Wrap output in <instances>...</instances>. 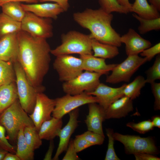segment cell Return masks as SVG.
<instances>
[{
	"instance_id": "cell-38",
	"label": "cell",
	"mask_w": 160,
	"mask_h": 160,
	"mask_svg": "<svg viewBox=\"0 0 160 160\" xmlns=\"http://www.w3.org/2000/svg\"><path fill=\"white\" fill-rule=\"evenodd\" d=\"M160 53V43H158L152 47H151L140 53L141 56L145 57L147 61H150L156 55Z\"/></svg>"
},
{
	"instance_id": "cell-2",
	"label": "cell",
	"mask_w": 160,
	"mask_h": 160,
	"mask_svg": "<svg viewBox=\"0 0 160 160\" xmlns=\"http://www.w3.org/2000/svg\"><path fill=\"white\" fill-rule=\"evenodd\" d=\"M74 21L83 28L88 29L92 39L104 44L118 47L121 46V36L111 26L113 16L101 8H87L73 13Z\"/></svg>"
},
{
	"instance_id": "cell-11",
	"label": "cell",
	"mask_w": 160,
	"mask_h": 160,
	"mask_svg": "<svg viewBox=\"0 0 160 160\" xmlns=\"http://www.w3.org/2000/svg\"><path fill=\"white\" fill-rule=\"evenodd\" d=\"M53 67L58 74L59 80L63 82L74 79L84 71L81 59L70 55L56 56Z\"/></svg>"
},
{
	"instance_id": "cell-14",
	"label": "cell",
	"mask_w": 160,
	"mask_h": 160,
	"mask_svg": "<svg viewBox=\"0 0 160 160\" xmlns=\"http://www.w3.org/2000/svg\"><path fill=\"white\" fill-rule=\"evenodd\" d=\"M122 43L125 45V50L128 56L138 55L151 46V42L142 38L133 29L130 28L120 37Z\"/></svg>"
},
{
	"instance_id": "cell-5",
	"label": "cell",
	"mask_w": 160,
	"mask_h": 160,
	"mask_svg": "<svg viewBox=\"0 0 160 160\" xmlns=\"http://www.w3.org/2000/svg\"><path fill=\"white\" fill-rule=\"evenodd\" d=\"M13 64L18 99L22 108L30 114L33 110L38 93L43 92L45 88H37L33 86L17 60Z\"/></svg>"
},
{
	"instance_id": "cell-25",
	"label": "cell",
	"mask_w": 160,
	"mask_h": 160,
	"mask_svg": "<svg viewBox=\"0 0 160 160\" xmlns=\"http://www.w3.org/2000/svg\"><path fill=\"white\" fill-rule=\"evenodd\" d=\"M21 129L17 138V148L15 154L20 160H33L34 159V151L27 143L24 135L23 129Z\"/></svg>"
},
{
	"instance_id": "cell-31",
	"label": "cell",
	"mask_w": 160,
	"mask_h": 160,
	"mask_svg": "<svg viewBox=\"0 0 160 160\" xmlns=\"http://www.w3.org/2000/svg\"><path fill=\"white\" fill-rule=\"evenodd\" d=\"M23 134L27 143L34 151L39 148L42 145V140L35 126L25 127Z\"/></svg>"
},
{
	"instance_id": "cell-46",
	"label": "cell",
	"mask_w": 160,
	"mask_h": 160,
	"mask_svg": "<svg viewBox=\"0 0 160 160\" xmlns=\"http://www.w3.org/2000/svg\"><path fill=\"white\" fill-rule=\"evenodd\" d=\"M151 121L154 127L160 128V116H159L156 115L152 116L151 118Z\"/></svg>"
},
{
	"instance_id": "cell-40",
	"label": "cell",
	"mask_w": 160,
	"mask_h": 160,
	"mask_svg": "<svg viewBox=\"0 0 160 160\" xmlns=\"http://www.w3.org/2000/svg\"><path fill=\"white\" fill-rule=\"evenodd\" d=\"M151 89L154 101L153 108L155 110H160V83L153 82L151 84Z\"/></svg>"
},
{
	"instance_id": "cell-45",
	"label": "cell",
	"mask_w": 160,
	"mask_h": 160,
	"mask_svg": "<svg viewBox=\"0 0 160 160\" xmlns=\"http://www.w3.org/2000/svg\"><path fill=\"white\" fill-rule=\"evenodd\" d=\"M39 1V0H0V7L2 4L9 2H24L28 3H36Z\"/></svg>"
},
{
	"instance_id": "cell-30",
	"label": "cell",
	"mask_w": 160,
	"mask_h": 160,
	"mask_svg": "<svg viewBox=\"0 0 160 160\" xmlns=\"http://www.w3.org/2000/svg\"><path fill=\"white\" fill-rule=\"evenodd\" d=\"M132 15L140 23L137 29L140 34H144L152 31L160 30V17L153 19H147L141 18L135 13Z\"/></svg>"
},
{
	"instance_id": "cell-18",
	"label": "cell",
	"mask_w": 160,
	"mask_h": 160,
	"mask_svg": "<svg viewBox=\"0 0 160 160\" xmlns=\"http://www.w3.org/2000/svg\"><path fill=\"white\" fill-rule=\"evenodd\" d=\"M25 11L32 12L40 17L56 20L58 16L64 12L63 8L56 3L21 4Z\"/></svg>"
},
{
	"instance_id": "cell-22",
	"label": "cell",
	"mask_w": 160,
	"mask_h": 160,
	"mask_svg": "<svg viewBox=\"0 0 160 160\" xmlns=\"http://www.w3.org/2000/svg\"><path fill=\"white\" fill-rule=\"evenodd\" d=\"M129 12H133L139 17L147 19H153L160 17L159 12L147 0H135L132 4Z\"/></svg>"
},
{
	"instance_id": "cell-32",
	"label": "cell",
	"mask_w": 160,
	"mask_h": 160,
	"mask_svg": "<svg viewBox=\"0 0 160 160\" xmlns=\"http://www.w3.org/2000/svg\"><path fill=\"white\" fill-rule=\"evenodd\" d=\"M97 0L100 8L108 13L116 12L126 14L129 12L127 9L120 5L116 0Z\"/></svg>"
},
{
	"instance_id": "cell-28",
	"label": "cell",
	"mask_w": 160,
	"mask_h": 160,
	"mask_svg": "<svg viewBox=\"0 0 160 160\" xmlns=\"http://www.w3.org/2000/svg\"><path fill=\"white\" fill-rule=\"evenodd\" d=\"M13 63L0 60V87L15 82Z\"/></svg>"
},
{
	"instance_id": "cell-13",
	"label": "cell",
	"mask_w": 160,
	"mask_h": 160,
	"mask_svg": "<svg viewBox=\"0 0 160 160\" xmlns=\"http://www.w3.org/2000/svg\"><path fill=\"white\" fill-rule=\"evenodd\" d=\"M126 84L114 88L100 82L94 91L87 93L96 97L98 100L97 103L105 110L113 102L124 96L123 91Z\"/></svg>"
},
{
	"instance_id": "cell-20",
	"label": "cell",
	"mask_w": 160,
	"mask_h": 160,
	"mask_svg": "<svg viewBox=\"0 0 160 160\" xmlns=\"http://www.w3.org/2000/svg\"><path fill=\"white\" fill-rule=\"evenodd\" d=\"M84 70L107 75L117 64H107L105 59L97 57L93 55H80Z\"/></svg>"
},
{
	"instance_id": "cell-37",
	"label": "cell",
	"mask_w": 160,
	"mask_h": 160,
	"mask_svg": "<svg viewBox=\"0 0 160 160\" xmlns=\"http://www.w3.org/2000/svg\"><path fill=\"white\" fill-rule=\"evenodd\" d=\"M6 132L5 128L0 124V148L9 152L15 153L14 146L9 142L5 136Z\"/></svg>"
},
{
	"instance_id": "cell-24",
	"label": "cell",
	"mask_w": 160,
	"mask_h": 160,
	"mask_svg": "<svg viewBox=\"0 0 160 160\" xmlns=\"http://www.w3.org/2000/svg\"><path fill=\"white\" fill-rule=\"evenodd\" d=\"M91 46L93 55L97 57L111 59L119 54L118 47L101 43L94 39H92Z\"/></svg>"
},
{
	"instance_id": "cell-49",
	"label": "cell",
	"mask_w": 160,
	"mask_h": 160,
	"mask_svg": "<svg viewBox=\"0 0 160 160\" xmlns=\"http://www.w3.org/2000/svg\"><path fill=\"white\" fill-rule=\"evenodd\" d=\"M150 4L154 6L159 11H160V0H148Z\"/></svg>"
},
{
	"instance_id": "cell-42",
	"label": "cell",
	"mask_w": 160,
	"mask_h": 160,
	"mask_svg": "<svg viewBox=\"0 0 160 160\" xmlns=\"http://www.w3.org/2000/svg\"><path fill=\"white\" fill-rule=\"evenodd\" d=\"M136 160H159L160 158L155 155L146 153H140L134 154Z\"/></svg>"
},
{
	"instance_id": "cell-34",
	"label": "cell",
	"mask_w": 160,
	"mask_h": 160,
	"mask_svg": "<svg viewBox=\"0 0 160 160\" xmlns=\"http://www.w3.org/2000/svg\"><path fill=\"white\" fill-rule=\"evenodd\" d=\"M106 135L108 138V149L106 154L105 160H120L117 156L114 147V141L113 130L110 128L106 129Z\"/></svg>"
},
{
	"instance_id": "cell-36",
	"label": "cell",
	"mask_w": 160,
	"mask_h": 160,
	"mask_svg": "<svg viewBox=\"0 0 160 160\" xmlns=\"http://www.w3.org/2000/svg\"><path fill=\"white\" fill-rule=\"evenodd\" d=\"M80 135L93 145H102L105 138L104 136L89 130Z\"/></svg>"
},
{
	"instance_id": "cell-15",
	"label": "cell",
	"mask_w": 160,
	"mask_h": 160,
	"mask_svg": "<svg viewBox=\"0 0 160 160\" xmlns=\"http://www.w3.org/2000/svg\"><path fill=\"white\" fill-rule=\"evenodd\" d=\"M79 111V109L78 108L68 113L69 120L64 127L61 128L59 133L58 136L60 138V142L52 160H58L60 155L66 150L71 136L78 126V118Z\"/></svg>"
},
{
	"instance_id": "cell-50",
	"label": "cell",
	"mask_w": 160,
	"mask_h": 160,
	"mask_svg": "<svg viewBox=\"0 0 160 160\" xmlns=\"http://www.w3.org/2000/svg\"><path fill=\"white\" fill-rule=\"evenodd\" d=\"M8 152L6 150L0 148V160H3L6 154Z\"/></svg>"
},
{
	"instance_id": "cell-16",
	"label": "cell",
	"mask_w": 160,
	"mask_h": 160,
	"mask_svg": "<svg viewBox=\"0 0 160 160\" xmlns=\"http://www.w3.org/2000/svg\"><path fill=\"white\" fill-rule=\"evenodd\" d=\"M88 104L89 113L85 120L88 130L105 136L102 123L106 119L105 110L97 103Z\"/></svg>"
},
{
	"instance_id": "cell-27",
	"label": "cell",
	"mask_w": 160,
	"mask_h": 160,
	"mask_svg": "<svg viewBox=\"0 0 160 160\" xmlns=\"http://www.w3.org/2000/svg\"><path fill=\"white\" fill-rule=\"evenodd\" d=\"M145 79L141 75L137 76L131 82L126 85L123 92L124 96L133 100L140 95L141 89L146 83Z\"/></svg>"
},
{
	"instance_id": "cell-9",
	"label": "cell",
	"mask_w": 160,
	"mask_h": 160,
	"mask_svg": "<svg viewBox=\"0 0 160 160\" xmlns=\"http://www.w3.org/2000/svg\"><path fill=\"white\" fill-rule=\"evenodd\" d=\"M55 100V104L52 116L58 119H62L65 115L83 105L98 103L96 97L85 92L75 95L66 94Z\"/></svg>"
},
{
	"instance_id": "cell-6",
	"label": "cell",
	"mask_w": 160,
	"mask_h": 160,
	"mask_svg": "<svg viewBox=\"0 0 160 160\" xmlns=\"http://www.w3.org/2000/svg\"><path fill=\"white\" fill-rule=\"evenodd\" d=\"M113 135L115 140L123 145L125 152L127 154L146 153L156 155L159 153L154 140L152 137H141L138 135H124L117 132H114Z\"/></svg>"
},
{
	"instance_id": "cell-19",
	"label": "cell",
	"mask_w": 160,
	"mask_h": 160,
	"mask_svg": "<svg viewBox=\"0 0 160 160\" xmlns=\"http://www.w3.org/2000/svg\"><path fill=\"white\" fill-rule=\"evenodd\" d=\"M133 110L132 100L124 96L113 102L105 110V119L124 117Z\"/></svg>"
},
{
	"instance_id": "cell-23",
	"label": "cell",
	"mask_w": 160,
	"mask_h": 160,
	"mask_svg": "<svg viewBox=\"0 0 160 160\" xmlns=\"http://www.w3.org/2000/svg\"><path fill=\"white\" fill-rule=\"evenodd\" d=\"M18 99L15 82L0 87V114Z\"/></svg>"
},
{
	"instance_id": "cell-21",
	"label": "cell",
	"mask_w": 160,
	"mask_h": 160,
	"mask_svg": "<svg viewBox=\"0 0 160 160\" xmlns=\"http://www.w3.org/2000/svg\"><path fill=\"white\" fill-rule=\"evenodd\" d=\"M63 124L62 119L53 117L44 122L41 124L38 132L41 140H51L56 136H58Z\"/></svg>"
},
{
	"instance_id": "cell-12",
	"label": "cell",
	"mask_w": 160,
	"mask_h": 160,
	"mask_svg": "<svg viewBox=\"0 0 160 160\" xmlns=\"http://www.w3.org/2000/svg\"><path fill=\"white\" fill-rule=\"evenodd\" d=\"M55 104V99L49 98L43 92L38 93L33 111L28 115L38 132L42 123L51 118Z\"/></svg>"
},
{
	"instance_id": "cell-4",
	"label": "cell",
	"mask_w": 160,
	"mask_h": 160,
	"mask_svg": "<svg viewBox=\"0 0 160 160\" xmlns=\"http://www.w3.org/2000/svg\"><path fill=\"white\" fill-rule=\"evenodd\" d=\"M61 43L51 49V54L55 56L63 55H93L91 38L89 34L70 31L61 36Z\"/></svg>"
},
{
	"instance_id": "cell-43",
	"label": "cell",
	"mask_w": 160,
	"mask_h": 160,
	"mask_svg": "<svg viewBox=\"0 0 160 160\" xmlns=\"http://www.w3.org/2000/svg\"><path fill=\"white\" fill-rule=\"evenodd\" d=\"M39 1L41 2L47 1L54 2L59 5L64 12L67 11L70 7L68 0H39Z\"/></svg>"
},
{
	"instance_id": "cell-29",
	"label": "cell",
	"mask_w": 160,
	"mask_h": 160,
	"mask_svg": "<svg viewBox=\"0 0 160 160\" xmlns=\"http://www.w3.org/2000/svg\"><path fill=\"white\" fill-rule=\"evenodd\" d=\"M1 7L2 12L16 21L21 22L25 15L26 11L20 2H8Z\"/></svg>"
},
{
	"instance_id": "cell-39",
	"label": "cell",
	"mask_w": 160,
	"mask_h": 160,
	"mask_svg": "<svg viewBox=\"0 0 160 160\" xmlns=\"http://www.w3.org/2000/svg\"><path fill=\"white\" fill-rule=\"evenodd\" d=\"M73 141L74 148L77 153L93 146L80 135L76 136Z\"/></svg>"
},
{
	"instance_id": "cell-26",
	"label": "cell",
	"mask_w": 160,
	"mask_h": 160,
	"mask_svg": "<svg viewBox=\"0 0 160 160\" xmlns=\"http://www.w3.org/2000/svg\"><path fill=\"white\" fill-rule=\"evenodd\" d=\"M21 30L20 22L13 20L2 12L0 13V38Z\"/></svg>"
},
{
	"instance_id": "cell-41",
	"label": "cell",
	"mask_w": 160,
	"mask_h": 160,
	"mask_svg": "<svg viewBox=\"0 0 160 160\" xmlns=\"http://www.w3.org/2000/svg\"><path fill=\"white\" fill-rule=\"evenodd\" d=\"M66 153L62 159L63 160H78L80 158L77 154L74 148L73 140L70 141L68 148L66 151Z\"/></svg>"
},
{
	"instance_id": "cell-7",
	"label": "cell",
	"mask_w": 160,
	"mask_h": 160,
	"mask_svg": "<svg viewBox=\"0 0 160 160\" xmlns=\"http://www.w3.org/2000/svg\"><path fill=\"white\" fill-rule=\"evenodd\" d=\"M147 61L145 57L138 55L128 56L122 62L117 64L112 70L111 73L107 76L106 82L112 84L129 82L135 73Z\"/></svg>"
},
{
	"instance_id": "cell-3",
	"label": "cell",
	"mask_w": 160,
	"mask_h": 160,
	"mask_svg": "<svg viewBox=\"0 0 160 160\" xmlns=\"http://www.w3.org/2000/svg\"><path fill=\"white\" fill-rule=\"evenodd\" d=\"M0 124L5 128L9 139L13 142L17 140L21 129L34 126L29 115L22 107L18 99L0 114Z\"/></svg>"
},
{
	"instance_id": "cell-10",
	"label": "cell",
	"mask_w": 160,
	"mask_h": 160,
	"mask_svg": "<svg viewBox=\"0 0 160 160\" xmlns=\"http://www.w3.org/2000/svg\"><path fill=\"white\" fill-rule=\"evenodd\" d=\"M21 30L36 38L47 39L53 35L52 19L39 17L26 11L21 22Z\"/></svg>"
},
{
	"instance_id": "cell-33",
	"label": "cell",
	"mask_w": 160,
	"mask_h": 160,
	"mask_svg": "<svg viewBox=\"0 0 160 160\" xmlns=\"http://www.w3.org/2000/svg\"><path fill=\"white\" fill-rule=\"evenodd\" d=\"M147 83L151 84L160 79V55H157L153 65L145 72Z\"/></svg>"
},
{
	"instance_id": "cell-48",
	"label": "cell",
	"mask_w": 160,
	"mask_h": 160,
	"mask_svg": "<svg viewBox=\"0 0 160 160\" xmlns=\"http://www.w3.org/2000/svg\"><path fill=\"white\" fill-rule=\"evenodd\" d=\"M116 0L120 5L127 9L129 11L132 5V4H131L129 2V0Z\"/></svg>"
},
{
	"instance_id": "cell-8",
	"label": "cell",
	"mask_w": 160,
	"mask_h": 160,
	"mask_svg": "<svg viewBox=\"0 0 160 160\" xmlns=\"http://www.w3.org/2000/svg\"><path fill=\"white\" fill-rule=\"evenodd\" d=\"M74 79L63 83L62 88L66 94L71 95L94 91L100 83L102 74L85 71Z\"/></svg>"
},
{
	"instance_id": "cell-47",
	"label": "cell",
	"mask_w": 160,
	"mask_h": 160,
	"mask_svg": "<svg viewBox=\"0 0 160 160\" xmlns=\"http://www.w3.org/2000/svg\"><path fill=\"white\" fill-rule=\"evenodd\" d=\"M3 160H20L16 154L8 152L5 155Z\"/></svg>"
},
{
	"instance_id": "cell-35",
	"label": "cell",
	"mask_w": 160,
	"mask_h": 160,
	"mask_svg": "<svg viewBox=\"0 0 160 160\" xmlns=\"http://www.w3.org/2000/svg\"><path fill=\"white\" fill-rule=\"evenodd\" d=\"M126 126L141 134H145L153 129L154 127L151 120H145L137 123L129 122Z\"/></svg>"
},
{
	"instance_id": "cell-17",
	"label": "cell",
	"mask_w": 160,
	"mask_h": 160,
	"mask_svg": "<svg viewBox=\"0 0 160 160\" xmlns=\"http://www.w3.org/2000/svg\"><path fill=\"white\" fill-rule=\"evenodd\" d=\"M17 33L9 34L0 38V60L13 63L17 60L19 50Z\"/></svg>"
},
{
	"instance_id": "cell-44",
	"label": "cell",
	"mask_w": 160,
	"mask_h": 160,
	"mask_svg": "<svg viewBox=\"0 0 160 160\" xmlns=\"http://www.w3.org/2000/svg\"><path fill=\"white\" fill-rule=\"evenodd\" d=\"M49 145L48 151H47L44 157V160H52V156L53 151L54 148V144L53 140H50Z\"/></svg>"
},
{
	"instance_id": "cell-1",
	"label": "cell",
	"mask_w": 160,
	"mask_h": 160,
	"mask_svg": "<svg viewBox=\"0 0 160 160\" xmlns=\"http://www.w3.org/2000/svg\"><path fill=\"white\" fill-rule=\"evenodd\" d=\"M19 50L17 60L30 83L37 88L42 85L48 73L51 49L46 39L34 37L21 30L17 33Z\"/></svg>"
}]
</instances>
